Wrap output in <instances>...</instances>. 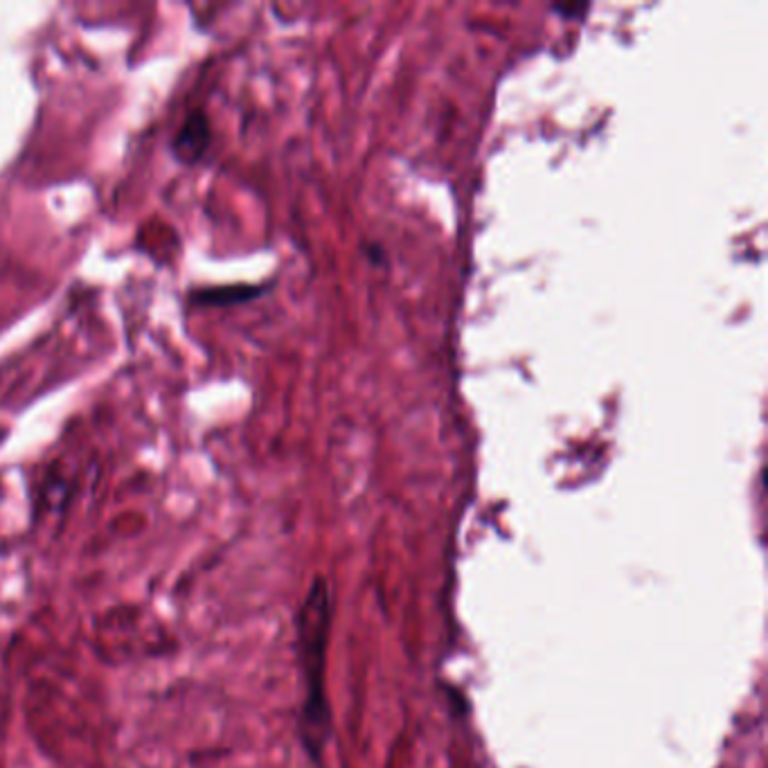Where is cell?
Listing matches in <instances>:
<instances>
[{"mask_svg": "<svg viewBox=\"0 0 768 768\" xmlns=\"http://www.w3.org/2000/svg\"><path fill=\"white\" fill-rule=\"evenodd\" d=\"M591 8L589 6H554L557 14H563L565 19H582Z\"/></svg>", "mask_w": 768, "mask_h": 768, "instance_id": "obj_4", "label": "cell"}, {"mask_svg": "<svg viewBox=\"0 0 768 768\" xmlns=\"http://www.w3.org/2000/svg\"><path fill=\"white\" fill-rule=\"evenodd\" d=\"M332 589L325 578H315L298 611V658L304 685L300 735L304 750L320 761L332 728L328 703V647L332 633Z\"/></svg>", "mask_w": 768, "mask_h": 768, "instance_id": "obj_1", "label": "cell"}, {"mask_svg": "<svg viewBox=\"0 0 768 768\" xmlns=\"http://www.w3.org/2000/svg\"><path fill=\"white\" fill-rule=\"evenodd\" d=\"M267 293V287H252V284H232V287H206L189 291L187 302L191 307H232L243 304L248 300L260 298Z\"/></svg>", "mask_w": 768, "mask_h": 768, "instance_id": "obj_3", "label": "cell"}, {"mask_svg": "<svg viewBox=\"0 0 768 768\" xmlns=\"http://www.w3.org/2000/svg\"><path fill=\"white\" fill-rule=\"evenodd\" d=\"M212 143V126H210V117L204 108H197L187 113V117L183 120L180 129L176 132V136L172 138V156L180 163V165H199L204 160V156L208 154Z\"/></svg>", "mask_w": 768, "mask_h": 768, "instance_id": "obj_2", "label": "cell"}]
</instances>
